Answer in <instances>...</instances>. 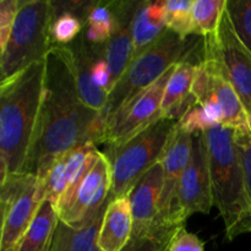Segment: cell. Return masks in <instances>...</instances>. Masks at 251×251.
Returning a JSON list of instances; mask_svg holds the SVG:
<instances>
[{
  "label": "cell",
  "mask_w": 251,
  "mask_h": 251,
  "mask_svg": "<svg viewBox=\"0 0 251 251\" xmlns=\"http://www.w3.org/2000/svg\"><path fill=\"white\" fill-rule=\"evenodd\" d=\"M109 201L95 218L82 226H70L59 220L49 251H100L98 235Z\"/></svg>",
  "instance_id": "d6986e66"
},
{
  "label": "cell",
  "mask_w": 251,
  "mask_h": 251,
  "mask_svg": "<svg viewBox=\"0 0 251 251\" xmlns=\"http://www.w3.org/2000/svg\"><path fill=\"white\" fill-rule=\"evenodd\" d=\"M46 61L20 71L0 85V181L22 173L43 97Z\"/></svg>",
  "instance_id": "7a4b0ae2"
},
{
  "label": "cell",
  "mask_w": 251,
  "mask_h": 251,
  "mask_svg": "<svg viewBox=\"0 0 251 251\" xmlns=\"http://www.w3.org/2000/svg\"><path fill=\"white\" fill-rule=\"evenodd\" d=\"M110 190L112 167L102 152L75 191L55 207L59 220L70 226H82L90 222L108 202Z\"/></svg>",
  "instance_id": "9c48e42d"
},
{
  "label": "cell",
  "mask_w": 251,
  "mask_h": 251,
  "mask_svg": "<svg viewBox=\"0 0 251 251\" xmlns=\"http://www.w3.org/2000/svg\"><path fill=\"white\" fill-rule=\"evenodd\" d=\"M134 229L129 195L110 199L98 235L100 251H122L131 239Z\"/></svg>",
  "instance_id": "2e32d148"
},
{
  "label": "cell",
  "mask_w": 251,
  "mask_h": 251,
  "mask_svg": "<svg viewBox=\"0 0 251 251\" xmlns=\"http://www.w3.org/2000/svg\"><path fill=\"white\" fill-rule=\"evenodd\" d=\"M164 10L166 0L140 1L132 21V59L147 50L166 33Z\"/></svg>",
  "instance_id": "ac0fdd59"
},
{
  "label": "cell",
  "mask_w": 251,
  "mask_h": 251,
  "mask_svg": "<svg viewBox=\"0 0 251 251\" xmlns=\"http://www.w3.org/2000/svg\"><path fill=\"white\" fill-rule=\"evenodd\" d=\"M163 190V167L157 163L144 174L130 191L134 229L132 234L137 235L152 229L159 223V207Z\"/></svg>",
  "instance_id": "5bb4252c"
},
{
  "label": "cell",
  "mask_w": 251,
  "mask_h": 251,
  "mask_svg": "<svg viewBox=\"0 0 251 251\" xmlns=\"http://www.w3.org/2000/svg\"><path fill=\"white\" fill-rule=\"evenodd\" d=\"M0 251H9L17 247L44 200L38 178L32 174H10L0 181Z\"/></svg>",
  "instance_id": "52a82bcc"
},
{
  "label": "cell",
  "mask_w": 251,
  "mask_h": 251,
  "mask_svg": "<svg viewBox=\"0 0 251 251\" xmlns=\"http://www.w3.org/2000/svg\"><path fill=\"white\" fill-rule=\"evenodd\" d=\"M194 0H166L164 22L168 31L188 38L194 34Z\"/></svg>",
  "instance_id": "cb8c5ba5"
},
{
  "label": "cell",
  "mask_w": 251,
  "mask_h": 251,
  "mask_svg": "<svg viewBox=\"0 0 251 251\" xmlns=\"http://www.w3.org/2000/svg\"><path fill=\"white\" fill-rule=\"evenodd\" d=\"M168 251H205V244L198 235L188 232L183 226L172 239Z\"/></svg>",
  "instance_id": "4316f807"
},
{
  "label": "cell",
  "mask_w": 251,
  "mask_h": 251,
  "mask_svg": "<svg viewBox=\"0 0 251 251\" xmlns=\"http://www.w3.org/2000/svg\"><path fill=\"white\" fill-rule=\"evenodd\" d=\"M9 251H15V249H12V250H9Z\"/></svg>",
  "instance_id": "f1b7e54d"
},
{
  "label": "cell",
  "mask_w": 251,
  "mask_h": 251,
  "mask_svg": "<svg viewBox=\"0 0 251 251\" xmlns=\"http://www.w3.org/2000/svg\"><path fill=\"white\" fill-rule=\"evenodd\" d=\"M226 9L238 38L251 53V0H227Z\"/></svg>",
  "instance_id": "d4e9b609"
},
{
  "label": "cell",
  "mask_w": 251,
  "mask_h": 251,
  "mask_svg": "<svg viewBox=\"0 0 251 251\" xmlns=\"http://www.w3.org/2000/svg\"><path fill=\"white\" fill-rule=\"evenodd\" d=\"M184 225L157 223L152 229L137 235H131V239L122 251H168L172 239Z\"/></svg>",
  "instance_id": "7402d4cb"
},
{
  "label": "cell",
  "mask_w": 251,
  "mask_h": 251,
  "mask_svg": "<svg viewBox=\"0 0 251 251\" xmlns=\"http://www.w3.org/2000/svg\"><path fill=\"white\" fill-rule=\"evenodd\" d=\"M178 120L161 118L147 129L118 146L104 147L112 167L109 199L129 195L135 184L159 162Z\"/></svg>",
  "instance_id": "8992f818"
},
{
  "label": "cell",
  "mask_w": 251,
  "mask_h": 251,
  "mask_svg": "<svg viewBox=\"0 0 251 251\" xmlns=\"http://www.w3.org/2000/svg\"><path fill=\"white\" fill-rule=\"evenodd\" d=\"M202 43L203 39H200L199 36L183 38L167 29L153 46L132 59L125 73L112 88L104 110L100 113L103 122L105 123L107 118L141 91L153 85L172 66L189 60L190 55Z\"/></svg>",
  "instance_id": "277c9868"
},
{
  "label": "cell",
  "mask_w": 251,
  "mask_h": 251,
  "mask_svg": "<svg viewBox=\"0 0 251 251\" xmlns=\"http://www.w3.org/2000/svg\"><path fill=\"white\" fill-rule=\"evenodd\" d=\"M235 142H237L240 158H242L248 194H249V198L251 200V134L235 132Z\"/></svg>",
  "instance_id": "83f0119b"
},
{
  "label": "cell",
  "mask_w": 251,
  "mask_h": 251,
  "mask_svg": "<svg viewBox=\"0 0 251 251\" xmlns=\"http://www.w3.org/2000/svg\"><path fill=\"white\" fill-rule=\"evenodd\" d=\"M58 222L55 206L51 201L44 200L15 251H49Z\"/></svg>",
  "instance_id": "ffe728a7"
},
{
  "label": "cell",
  "mask_w": 251,
  "mask_h": 251,
  "mask_svg": "<svg viewBox=\"0 0 251 251\" xmlns=\"http://www.w3.org/2000/svg\"><path fill=\"white\" fill-rule=\"evenodd\" d=\"M176 65L172 66L153 85L141 91L125 103L104 123L100 144L104 147L118 146L159 120L162 117V100L167 83Z\"/></svg>",
  "instance_id": "ba28073f"
},
{
  "label": "cell",
  "mask_w": 251,
  "mask_h": 251,
  "mask_svg": "<svg viewBox=\"0 0 251 251\" xmlns=\"http://www.w3.org/2000/svg\"><path fill=\"white\" fill-rule=\"evenodd\" d=\"M202 134L207 150L213 206L222 216L226 238L233 240L243 233L251 232V200L235 131L217 125Z\"/></svg>",
  "instance_id": "3957f363"
},
{
  "label": "cell",
  "mask_w": 251,
  "mask_h": 251,
  "mask_svg": "<svg viewBox=\"0 0 251 251\" xmlns=\"http://www.w3.org/2000/svg\"><path fill=\"white\" fill-rule=\"evenodd\" d=\"M114 28V15L110 7V1L108 2H92L87 19L85 22L86 41L96 46H103L109 41Z\"/></svg>",
  "instance_id": "44dd1931"
},
{
  "label": "cell",
  "mask_w": 251,
  "mask_h": 251,
  "mask_svg": "<svg viewBox=\"0 0 251 251\" xmlns=\"http://www.w3.org/2000/svg\"><path fill=\"white\" fill-rule=\"evenodd\" d=\"M215 43L226 75L251 120V53L238 38L226 7L220 27L215 33Z\"/></svg>",
  "instance_id": "8fae6325"
},
{
  "label": "cell",
  "mask_w": 251,
  "mask_h": 251,
  "mask_svg": "<svg viewBox=\"0 0 251 251\" xmlns=\"http://www.w3.org/2000/svg\"><path fill=\"white\" fill-rule=\"evenodd\" d=\"M51 19V1L20 0L10 38L4 50L0 51L1 81L46 59L53 47L50 38Z\"/></svg>",
  "instance_id": "5b68a950"
},
{
  "label": "cell",
  "mask_w": 251,
  "mask_h": 251,
  "mask_svg": "<svg viewBox=\"0 0 251 251\" xmlns=\"http://www.w3.org/2000/svg\"><path fill=\"white\" fill-rule=\"evenodd\" d=\"M191 149L193 135L176 125L159 158V163L163 167V190L159 207V221L162 223L180 225L176 221V198L180 179L190 161Z\"/></svg>",
  "instance_id": "7c38bea8"
},
{
  "label": "cell",
  "mask_w": 251,
  "mask_h": 251,
  "mask_svg": "<svg viewBox=\"0 0 251 251\" xmlns=\"http://www.w3.org/2000/svg\"><path fill=\"white\" fill-rule=\"evenodd\" d=\"M19 7L20 0H0V51L6 47Z\"/></svg>",
  "instance_id": "484cf974"
},
{
  "label": "cell",
  "mask_w": 251,
  "mask_h": 251,
  "mask_svg": "<svg viewBox=\"0 0 251 251\" xmlns=\"http://www.w3.org/2000/svg\"><path fill=\"white\" fill-rule=\"evenodd\" d=\"M198 63L184 60L176 64L167 83L162 100V117L172 120H180L189 110L198 104L191 93L195 68Z\"/></svg>",
  "instance_id": "e0dca14e"
},
{
  "label": "cell",
  "mask_w": 251,
  "mask_h": 251,
  "mask_svg": "<svg viewBox=\"0 0 251 251\" xmlns=\"http://www.w3.org/2000/svg\"><path fill=\"white\" fill-rule=\"evenodd\" d=\"M227 0H194V34L206 37L217 32Z\"/></svg>",
  "instance_id": "603a6c76"
},
{
  "label": "cell",
  "mask_w": 251,
  "mask_h": 251,
  "mask_svg": "<svg viewBox=\"0 0 251 251\" xmlns=\"http://www.w3.org/2000/svg\"><path fill=\"white\" fill-rule=\"evenodd\" d=\"M213 206L207 150L202 132L193 135L190 161L180 179L176 198V221L184 225L194 213H210Z\"/></svg>",
  "instance_id": "30bf717a"
},
{
  "label": "cell",
  "mask_w": 251,
  "mask_h": 251,
  "mask_svg": "<svg viewBox=\"0 0 251 251\" xmlns=\"http://www.w3.org/2000/svg\"><path fill=\"white\" fill-rule=\"evenodd\" d=\"M44 61L41 109L22 171L38 179L61 154L90 142L100 144L104 130L100 113L81 100L69 46H53Z\"/></svg>",
  "instance_id": "6da1fadb"
},
{
  "label": "cell",
  "mask_w": 251,
  "mask_h": 251,
  "mask_svg": "<svg viewBox=\"0 0 251 251\" xmlns=\"http://www.w3.org/2000/svg\"><path fill=\"white\" fill-rule=\"evenodd\" d=\"M69 48L73 54L74 71L81 100L86 105L102 113L109 93L96 85L93 80V65L104 49V44L96 46L86 41L83 33H81L73 43L69 44Z\"/></svg>",
  "instance_id": "9a60e30c"
},
{
  "label": "cell",
  "mask_w": 251,
  "mask_h": 251,
  "mask_svg": "<svg viewBox=\"0 0 251 251\" xmlns=\"http://www.w3.org/2000/svg\"><path fill=\"white\" fill-rule=\"evenodd\" d=\"M139 4L140 1L129 0L110 1V7L114 15V28L112 37L104 44V56L110 70L112 88L132 60V21Z\"/></svg>",
  "instance_id": "4fadbf2b"
}]
</instances>
